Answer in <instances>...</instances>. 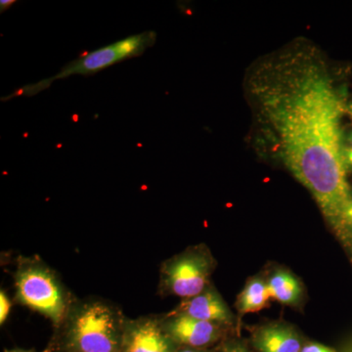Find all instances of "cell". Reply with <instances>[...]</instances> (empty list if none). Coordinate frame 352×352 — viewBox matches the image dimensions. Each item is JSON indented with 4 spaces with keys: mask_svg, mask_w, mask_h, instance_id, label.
<instances>
[{
    "mask_svg": "<svg viewBox=\"0 0 352 352\" xmlns=\"http://www.w3.org/2000/svg\"><path fill=\"white\" fill-rule=\"evenodd\" d=\"M178 346L156 316L127 319L120 352H176Z\"/></svg>",
    "mask_w": 352,
    "mask_h": 352,
    "instance_id": "7",
    "label": "cell"
},
{
    "mask_svg": "<svg viewBox=\"0 0 352 352\" xmlns=\"http://www.w3.org/2000/svg\"><path fill=\"white\" fill-rule=\"evenodd\" d=\"M259 352H302V342L295 328L285 323H271L254 333Z\"/></svg>",
    "mask_w": 352,
    "mask_h": 352,
    "instance_id": "9",
    "label": "cell"
},
{
    "mask_svg": "<svg viewBox=\"0 0 352 352\" xmlns=\"http://www.w3.org/2000/svg\"><path fill=\"white\" fill-rule=\"evenodd\" d=\"M14 283L16 302L50 319L54 327L76 300L57 273L38 256L18 259Z\"/></svg>",
    "mask_w": 352,
    "mask_h": 352,
    "instance_id": "3",
    "label": "cell"
},
{
    "mask_svg": "<svg viewBox=\"0 0 352 352\" xmlns=\"http://www.w3.org/2000/svg\"><path fill=\"white\" fill-rule=\"evenodd\" d=\"M173 312L221 326L232 325L235 320L230 308L212 284L199 295L183 300Z\"/></svg>",
    "mask_w": 352,
    "mask_h": 352,
    "instance_id": "8",
    "label": "cell"
},
{
    "mask_svg": "<svg viewBox=\"0 0 352 352\" xmlns=\"http://www.w3.org/2000/svg\"><path fill=\"white\" fill-rule=\"evenodd\" d=\"M346 115L349 116V117L351 118V120H352V97L349 98V101H347Z\"/></svg>",
    "mask_w": 352,
    "mask_h": 352,
    "instance_id": "18",
    "label": "cell"
},
{
    "mask_svg": "<svg viewBox=\"0 0 352 352\" xmlns=\"http://www.w3.org/2000/svg\"><path fill=\"white\" fill-rule=\"evenodd\" d=\"M344 157L347 173H352V126H346L344 135Z\"/></svg>",
    "mask_w": 352,
    "mask_h": 352,
    "instance_id": "12",
    "label": "cell"
},
{
    "mask_svg": "<svg viewBox=\"0 0 352 352\" xmlns=\"http://www.w3.org/2000/svg\"><path fill=\"white\" fill-rule=\"evenodd\" d=\"M127 318L101 298L75 300L45 352H120Z\"/></svg>",
    "mask_w": 352,
    "mask_h": 352,
    "instance_id": "2",
    "label": "cell"
},
{
    "mask_svg": "<svg viewBox=\"0 0 352 352\" xmlns=\"http://www.w3.org/2000/svg\"><path fill=\"white\" fill-rule=\"evenodd\" d=\"M222 352H250L245 347L241 346L238 342H230L224 347Z\"/></svg>",
    "mask_w": 352,
    "mask_h": 352,
    "instance_id": "15",
    "label": "cell"
},
{
    "mask_svg": "<svg viewBox=\"0 0 352 352\" xmlns=\"http://www.w3.org/2000/svg\"><path fill=\"white\" fill-rule=\"evenodd\" d=\"M270 298L266 280L252 278L241 292L236 307L240 314H252L266 307Z\"/></svg>",
    "mask_w": 352,
    "mask_h": 352,
    "instance_id": "11",
    "label": "cell"
},
{
    "mask_svg": "<svg viewBox=\"0 0 352 352\" xmlns=\"http://www.w3.org/2000/svg\"><path fill=\"white\" fill-rule=\"evenodd\" d=\"M157 34L154 31H145L141 34L127 36L90 52L83 53L78 59L65 65L54 76L45 78L41 82L25 85L15 90L14 94L3 97L1 101L11 100L16 97H32L39 92L47 89L56 80H63L71 76H94L113 65L139 57L144 54L146 50L153 47L156 43Z\"/></svg>",
    "mask_w": 352,
    "mask_h": 352,
    "instance_id": "4",
    "label": "cell"
},
{
    "mask_svg": "<svg viewBox=\"0 0 352 352\" xmlns=\"http://www.w3.org/2000/svg\"><path fill=\"white\" fill-rule=\"evenodd\" d=\"M245 99L258 145L314 197L329 228L351 222L352 187L344 157L349 101L323 51L298 38L248 68Z\"/></svg>",
    "mask_w": 352,
    "mask_h": 352,
    "instance_id": "1",
    "label": "cell"
},
{
    "mask_svg": "<svg viewBox=\"0 0 352 352\" xmlns=\"http://www.w3.org/2000/svg\"><path fill=\"white\" fill-rule=\"evenodd\" d=\"M161 318L162 327L177 346L203 349L214 344L223 326L171 311Z\"/></svg>",
    "mask_w": 352,
    "mask_h": 352,
    "instance_id": "6",
    "label": "cell"
},
{
    "mask_svg": "<svg viewBox=\"0 0 352 352\" xmlns=\"http://www.w3.org/2000/svg\"><path fill=\"white\" fill-rule=\"evenodd\" d=\"M4 352H34V351H29V349H6V351Z\"/></svg>",
    "mask_w": 352,
    "mask_h": 352,
    "instance_id": "19",
    "label": "cell"
},
{
    "mask_svg": "<svg viewBox=\"0 0 352 352\" xmlns=\"http://www.w3.org/2000/svg\"><path fill=\"white\" fill-rule=\"evenodd\" d=\"M176 352H204L201 349H192V347L178 346Z\"/></svg>",
    "mask_w": 352,
    "mask_h": 352,
    "instance_id": "17",
    "label": "cell"
},
{
    "mask_svg": "<svg viewBox=\"0 0 352 352\" xmlns=\"http://www.w3.org/2000/svg\"><path fill=\"white\" fill-rule=\"evenodd\" d=\"M214 267L215 261L208 247H190L162 264L159 293L182 300L193 298L210 284Z\"/></svg>",
    "mask_w": 352,
    "mask_h": 352,
    "instance_id": "5",
    "label": "cell"
},
{
    "mask_svg": "<svg viewBox=\"0 0 352 352\" xmlns=\"http://www.w3.org/2000/svg\"><path fill=\"white\" fill-rule=\"evenodd\" d=\"M270 298L287 307H298L302 303L303 285L291 271L277 270L266 280Z\"/></svg>",
    "mask_w": 352,
    "mask_h": 352,
    "instance_id": "10",
    "label": "cell"
},
{
    "mask_svg": "<svg viewBox=\"0 0 352 352\" xmlns=\"http://www.w3.org/2000/svg\"><path fill=\"white\" fill-rule=\"evenodd\" d=\"M11 307H12V302L9 300L6 292L1 289L0 292V325L2 326L6 323L10 314Z\"/></svg>",
    "mask_w": 352,
    "mask_h": 352,
    "instance_id": "13",
    "label": "cell"
},
{
    "mask_svg": "<svg viewBox=\"0 0 352 352\" xmlns=\"http://www.w3.org/2000/svg\"><path fill=\"white\" fill-rule=\"evenodd\" d=\"M302 352H333L328 347L319 344H309L302 347Z\"/></svg>",
    "mask_w": 352,
    "mask_h": 352,
    "instance_id": "14",
    "label": "cell"
},
{
    "mask_svg": "<svg viewBox=\"0 0 352 352\" xmlns=\"http://www.w3.org/2000/svg\"><path fill=\"white\" fill-rule=\"evenodd\" d=\"M16 0H1L0 1V13L6 12L16 3Z\"/></svg>",
    "mask_w": 352,
    "mask_h": 352,
    "instance_id": "16",
    "label": "cell"
}]
</instances>
